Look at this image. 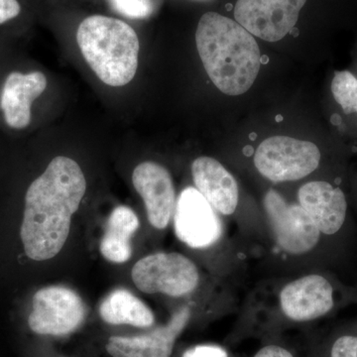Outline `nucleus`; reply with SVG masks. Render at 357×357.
Here are the masks:
<instances>
[{
  "label": "nucleus",
  "instance_id": "1",
  "mask_svg": "<svg viewBox=\"0 0 357 357\" xmlns=\"http://www.w3.org/2000/svg\"><path fill=\"white\" fill-rule=\"evenodd\" d=\"M86 191L81 167L65 156L54 158L28 188L20 237L26 255L35 261L51 259L64 248L73 215Z\"/></svg>",
  "mask_w": 357,
  "mask_h": 357
},
{
  "label": "nucleus",
  "instance_id": "2",
  "mask_svg": "<svg viewBox=\"0 0 357 357\" xmlns=\"http://www.w3.org/2000/svg\"><path fill=\"white\" fill-rule=\"evenodd\" d=\"M199 58L211 82L225 95H243L255 84L261 54L251 33L215 13L202 16L196 32Z\"/></svg>",
  "mask_w": 357,
  "mask_h": 357
},
{
  "label": "nucleus",
  "instance_id": "3",
  "mask_svg": "<svg viewBox=\"0 0 357 357\" xmlns=\"http://www.w3.org/2000/svg\"><path fill=\"white\" fill-rule=\"evenodd\" d=\"M77 41L84 60L103 83L123 86L132 81L140 44L128 23L107 16H89L77 28Z\"/></svg>",
  "mask_w": 357,
  "mask_h": 357
},
{
  "label": "nucleus",
  "instance_id": "4",
  "mask_svg": "<svg viewBox=\"0 0 357 357\" xmlns=\"http://www.w3.org/2000/svg\"><path fill=\"white\" fill-rule=\"evenodd\" d=\"M319 147L310 141L273 136L256 150L255 164L265 178L273 182H290L307 177L321 162Z\"/></svg>",
  "mask_w": 357,
  "mask_h": 357
},
{
  "label": "nucleus",
  "instance_id": "5",
  "mask_svg": "<svg viewBox=\"0 0 357 357\" xmlns=\"http://www.w3.org/2000/svg\"><path fill=\"white\" fill-rule=\"evenodd\" d=\"M132 280L141 292L161 293L182 297L192 293L199 283L198 268L185 256L157 252L145 256L134 265Z\"/></svg>",
  "mask_w": 357,
  "mask_h": 357
},
{
  "label": "nucleus",
  "instance_id": "6",
  "mask_svg": "<svg viewBox=\"0 0 357 357\" xmlns=\"http://www.w3.org/2000/svg\"><path fill=\"white\" fill-rule=\"evenodd\" d=\"M28 318L30 330L42 335L63 337L75 332L86 319L84 301L75 291L63 286L40 289L32 300Z\"/></svg>",
  "mask_w": 357,
  "mask_h": 357
},
{
  "label": "nucleus",
  "instance_id": "7",
  "mask_svg": "<svg viewBox=\"0 0 357 357\" xmlns=\"http://www.w3.org/2000/svg\"><path fill=\"white\" fill-rule=\"evenodd\" d=\"M307 0H237L236 22L258 38L283 39L292 31Z\"/></svg>",
  "mask_w": 357,
  "mask_h": 357
},
{
  "label": "nucleus",
  "instance_id": "8",
  "mask_svg": "<svg viewBox=\"0 0 357 357\" xmlns=\"http://www.w3.org/2000/svg\"><path fill=\"white\" fill-rule=\"evenodd\" d=\"M264 206L282 249L291 255H303L318 244L321 231L302 206L286 203L273 190L265 196Z\"/></svg>",
  "mask_w": 357,
  "mask_h": 357
},
{
  "label": "nucleus",
  "instance_id": "9",
  "mask_svg": "<svg viewBox=\"0 0 357 357\" xmlns=\"http://www.w3.org/2000/svg\"><path fill=\"white\" fill-rule=\"evenodd\" d=\"M175 234L192 248H210L222 234V225L215 208L194 187L185 188L174 211Z\"/></svg>",
  "mask_w": 357,
  "mask_h": 357
},
{
  "label": "nucleus",
  "instance_id": "10",
  "mask_svg": "<svg viewBox=\"0 0 357 357\" xmlns=\"http://www.w3.org/2000/svg\"><path fill=\"white\" fill-rule=\"evenodd\" d=\"M132 182L146 206L150 225L164 229L175 211L176 198L170 173L155 162L146 161L134 169Z\"/></svg>",
  "mask_w": 357,
  "mask_h": 357
},
{
  "label": "nucleus",
  "instance_id": "11",
  "mask_svg": "<svg viewBox=\"0 0 357 357\" xmlns=\"http://www.w3.org/2000/svg\"><path fill=\"white\" fill-rule=\"evenodd\" d=\"M333 294L332 285L323 276L302 277L291 282L282 290V311L293 321H312L333 309Z\"/></svg>",
  "mask_w": 357,
  "mask_h": 357
},
{
  "label": "nucleus",
  "instance_id": "12",
  "mask_svg": "<svg viewBox=\"0 0 357 357\" xmlns=\"http://www.w3.org/2000/svg\"><path fill=\"white\" fill-rule=\"evenodd\" d=\"M190 310L181 309L166 326L146 335L112 337L107 351L114 357H170L174 344L190 319Z\"/></svg>",
  "mask_w": 357,
  "mask_h": 357
},
{
  "label": "nucleus",
  "instance_id": "13",
  "mask_svg": "<svg viewBox=\"0 0 357 357\" xmlns=\"http://www.w3.org/2000/svg\"><path fill=\"white\" fill-rule=\"evenodd\" d=\"M300 206L316 223L319 231L332 236L342 227L347 203L340 188L325 181L307 183L299 191Z\"/></svg>",
  "mask_w": 357,
  "mask_h": 357
},
{
  "label": "nucleus",
  "instance_id": "14",
  "mask_svg": "<svg viewBox=\"0 0 357 357\" xmlns=\"http://www.w3.org/2000/svg\"><path fill=\"white\" fill-rule=\"evenodd\" d=\"M46 88L47 77L43 73L13 72L8 75L2 89L0 105L9 128L23 129L29 126L32 103Z\"/></svg>",
  "mask_w": 357,
  "mask_h": 357
},
{
  "label": "nucleus",
  "instance_id": "15",
  "mask_svg": "<svg viewBox=\"0 0 357 357\" xmlns=\"http://www.w3.org/2000/svg\"><path fill=\"white\" fill-rule=\"evenodd\" d=\"M196 189L218 213L232 215L238 204V187L236 178L211 157H199L192 164Z\"/></svg>",
  "mask_w": 357,
  "mask_h": 357
},
{
  "label": "nucleus",
  "instance_id": "16",
  "mask_svg": "<svg viewBox=\"0 0 357 357\" xmlns=\"http://www.w3.org/2000/svg\"><path fill=\"white\" fill-rule=\"evenodd\" d=\"M139 227V220L126 206H116L110 213L100 241V253L112 263L128 261L132 255L131 238Z\"/></svg>",
  "mask_w": 357,
  "mask_h": 357
},
{
  "label": "nucleus",
  "instance_id": "17",
  "mask_svg": "<svg viewBox=\"0 0 357 357\" xmlns=\"http://www.w3.org/2000/svg\"><path fill=\"white\" fill-rule=\"evenodd\" d=\"M100 314L110 325L148 328L155 321L150 307L126 289H116L109 294L100 304Z\"/></svg>",
  "mask_w": 357,
  "mask_h": 357
},
{
  "label": "nucleus",
  "instance_id": "18",
  "mask_svg": "<svg viewBox=\"0 0 357 357\" xmlns=\"http://www.w3.org/2000/svg\"><path fill=\"white\" fill-rule=\"evenodd\" d=\"M331 93L335 102L345 116L357 121V79L349 70H335L331 83Z\"/></svg>",
  "mask_w": 357,
  "mask_h": 357
},
{
  "label": "nucleus",
  "instance_id": "19",
  "mask_svg": "<svg viewBox=\"0 0 357 357\" xmlns=\"http://www.w3.org/2000/svg\"><path fill=\"white\" fill-rule=\"evenodd\" d=\"M117 13L129 18L149 17L155 9L154 0H109Z\"/></svg>",
  "mask_w": 357,
  "mask_h": 357
},
{
  "label": "nucleus",
  "instance_id": "20",
  "mask_svg": "<svg viewBox=\"0 0 357 357\" xmlns=\"http://www.w3.org/2000/svg\"><path fill=\"white\" fill-rule=\"evenodd\" d=\"M332 357H357V337L344 335L333 344Z\"/></svg>",
  "mask_w": 357,
  "mask_h": 357
},
{
  "label": "nucleus",
  "instance_id": "21",
  "mask_svg": "<svg viewBox=\"0 0 357 357\" xmlns=\"http://www.w3.org/2000/svg\"><path fill=\"white\" fill-rule=\"evenodd\" d=\"M183 357H227V352L217 345H198L188 349Z\"/></svg>",
  "mask_w": 357,
  "mask_h": 357
},
{
  "label": "nucleus",
  "instance_id": "22",
  "mask_svg": "<svg viewBox=\"0 0 357 357\" xmlns=\"http://www.w3.org/2000/svg\"><path fill=\"white\" fill-rule=\"evenodd\" d=\"M20 10V4L17 0H0V24L15 18Z\"/></svg>",
  "mask_w": 357,
  "mask_h": 357
},
{
  "label": "nucleus",
  "instance_id": "23",
  "mask_svg": "<svg viewBox=\"0 0 357 357\" xmlns=\"http://www.w3.org/2000/svg\"><path fill=\"white\" fill-rule=\"evenodd\" d=\"M255 357H294L292 354L283 349V347H277V345H268L263 347L256 354Z\"/></svg>",
  "mask_w": 357,
  "mask_h": 357
}]
</instances>
